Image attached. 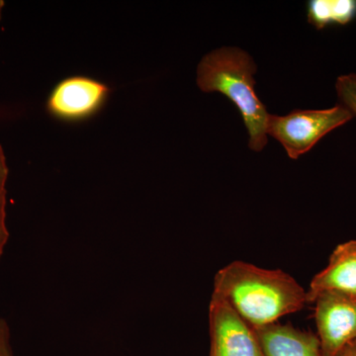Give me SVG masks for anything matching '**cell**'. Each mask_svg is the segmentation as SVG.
<instances>
[{
	"label": "cell",
	"mask_w": 356,
	"mask_h": 356,
	"mask_svg": "<svg viewBox=\"0 0 356 356\" xmlns=\"http://www.w3.org/2000/svg\"><path fill=\"white\" fill-rule=\"evenodd\" d=\"M213 293L254 330L275 324L308 303L306 290L290 274L242 261L218 271Z\"/></svg>",
	"instance_id": "obj_1"
},
{
	"label": "cell",
	"mask_w": 356,
	"mask_h": 356,
	"mask_svg": "<svg viewBox=\"0 0 356 356\" xmlns=\"http://www.w3.org/2000/svg\"><path fill=\"white\" fill-rule=\"evenodd\" d=\"M255 72L257 65L247 51L224 47L199 63L197 86L203 92L222 93L236 105L250 135L248 147L261 152L267 144L270 114L255 93Z\"/></svg>",
	"instance_id": "obj_2"
},
{
	"label": "cell",
	"mask_w": 356,
	"mask_h": 356,
	"mask_svg": "<svg viewBox=\"0 0 356 356\" xmlns=\"http://www.w3.org/2000/svg\"><path fill=\"white\" fill-rule=\"evenodd\" d=\"M353 118V115L339 103L332 108L294 110L284 116L269 115L267 135L282 145L290 159H297L327 134Z\"/></svg>",
	"instance_id": "obj_3"
},
{
	"label": "cell",
	"mask_w": 356,
	"mask_h": 356,
	"mask_svg": "<svg viewBox=\"0 0 356 356\" xmlns=\"http://www.w3.org/2000/svg\"><path fill=\"white\" fill-rule=\"evenodd\" d=\"M111 95L103 81L83 74L65 77L49 93L46 110L56 120L79 123L99 113Z\"/></svg>",
	"instance_id": "obj_4"
},
{
	"label": "cell",
	"mask_w": 356,
	"mask_h": 356,
	"mask_svg": "<svg viewBox=\"0 0 356 356\" xmlns=\"http://www.w3.org/2000/svg\"><path fill=\"white\" fill-rule=\"evenodd\" d=\"M314 303L317 337L325 355H341L356 341V297L327 292Z\"/></svg>",
	"instance_id": "obj_5"
},
{
	"label": "cell",
	"mask_w": 356,
	"mask_h": 356,
	"mask_svg": "<svg viewBox=\"0 0 356 356\" xmlns=\"http://www.w3.org/2000/svg\"><path fill=\"white\" fill-rule=\"evenodd\" d=\"M210 356H264L255 331L218 295L209 305Z\"/></svg>",
	"instance_id": "obj_6"
},
{
	"label": "cell",
	"mask_w": 356,
	"mask_h": 356,
	"mask_svg": "<svg viewBox=\"0 0 356 356\" xmlns=\"http://www.w3.org/2000/svg\"><path fill=\"white\" fill-rule=\"evenodd\" d=\"M306 291L308 303H314L318 296L327 292L356 297V240L334 248L329 264L314 276Z\"/></svg>",
	"instance_id": "obj_7"
},
{
	"label": "cell",
	"mask_w": 356,
	"mask_h": 356,
	"mask_svg": "<svg viewBox=\"0 0 356 356\" xmlns=\"http://www.w3.org/2000/svg\"><path fill=\"white\" fill-rule=\"evenodd\" d=\"M264 356H325L316 334L280 323L254 330Z\"/></svg>",
	"instance_id": "obj_8"
},
{
	"label": "cell",
	"mask_w": 356,
	"mask_h": 356,
	"mask_svg": "<svg viewBox=\"0 0 356 356\" xmlns=\"http://www.w3.org/2000/svg\"><path fill=\"white\" fill-rule=\"evenodd\" d=\"M306 9L308 22L318 30L348 25L356 18V0H310Z\"/></svg>",
	"instance_id": "obj_9"
},
{
	"label": "cell",
	"mask_w": 356,
	"mask_h": 356,
	"mask_svg": "<svg viewBox=\"0 0 356 356\" xmlns=\"http://www.w3.org/2000/svg\"><path fill=\"white\" fill-rule=\"evenodd\" d=\"M336 90L339 104L356 116V74L339 76L337 79Z\"/></svg>",
	"instance_id": "obj_10"
},
{
	"label": "cell",
	"mask_w": 356,
	"mask_h": 356,
	"mask_svg": "<svg viewBox=\"0 0 356 356\" xmlns=\"http://www.w3.org/2000/svg\"><path fill=\"white\" fill-rule=\"evenodd\" d=\"M7 191H0V259L9 240V231L6 225Z\"/></svg>",
	"instance_id": "obj_11"
},
{
	"label": "cell",
	"mask_w": 356,
	"mask_h": 356,
	"mask_svg": "<svg viewBox=\"0 0 356 356\" xmlns=\"http://www.w3.org/2000/svg\"><path fill=\"white\" fill-rule=\"evenodd\" d=\"M0 356H14L10 327L6 318H0Z\"/></svg>",
	"instance_id": "obj_12"
},
{
	"label": "cell",
	"mask_w": 356,
	"mask_h": 356,
	"mask_svg": "<svg viewBox=\"0 0 356 356\" xmlns=\"http://www.w3.org/2000/svg\"><path fill=\"white\" fill-rule=\"evenodd\" d=\"M8 166H7L6 154L0 145V191H6L7 178H8Z\"/></svg>",
	"instance_id": "obj_13"
},
{
	"label": "cell",
	"mask_w": 356,
	"mask_h": 356,
	"mask_svg": "<svg viewBox=\"0 0 356 356\" xmlns=\"http://www.w3.org/2000/svg\"><path fill=\"white\" fill-rule=\"evenodd\" d=\"M339 356H356V343H353L351 344V346H348L346 350H343Z\"/></svg>",
	"instance_id": "obj_14"
},
{
	"label": "cell",
	"mask_w": 356,
	"mask_h": 356,
	"mask_svg": "<svg viewBox=\"0 0 356 356\" xmlns=\"http://www.w3.org/2000/svg\"><path fill=\"white\" fill-rule=\"evenodd\" d=\"M4 6H6V3H4V1H2V0H0V20H1L2 10H3Z\"/></svg>",
	"instance_id": "obj_15"
},
{
	"label": "cell",
	"mask_w": 356,
	"mask_h": 356,
	"mask_svg": "<svg viewBox=\"0 0 356 356\" xmlns=\"http://www.w3.org/2000/svg\"><path fill=\"white\" fill-rule=\"evenodd\" d=\"M355 343H356V341H355Z\"/></svg>",
	"instance_id": "obj_16"
}]
</instances>
